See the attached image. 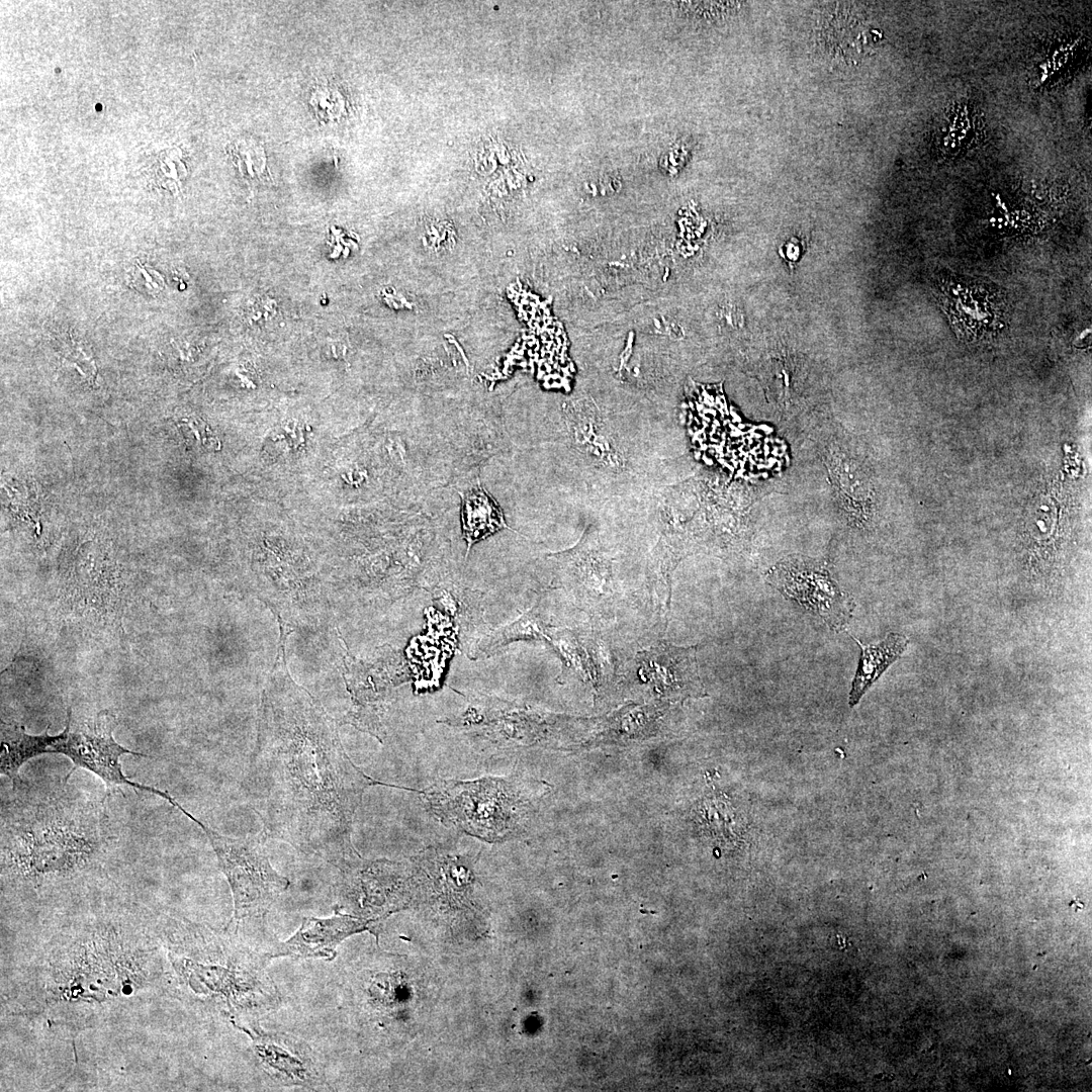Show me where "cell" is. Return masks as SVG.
<instances>
[{
    "mask_svg": "<svg viewBox=\"0 0 1092 1092\" xmlns=\"http://www.w3.org/2000/svg\"><path fill=\"white\" fill-rule=\"evenodd\" d=\"M375 785L397 788L350 759L336 722L315 699L288 681L266 687L242 782L266 836L336 867L359 858L353 819L363 793Z\"/></svg>",
    "mask_w": 1092,
    "mask_h": 1092,
    "instance_id": "cell-1",
    "label": "cell"
},
{
    "mask_svg": "<svg viewBox=\"0 0 1092 1092\" xmlns=\"http://www.w3.org/2000/svg\"><path fill=\"white\" fill-rule=\"evenodd\" d=\"M17 797L2 808V859L36 879L66 874L94 859L110 843L103 801L89 802L57 791Z\"/></svg>",
    "mask_w": 1092,
    "mask_h": 1092,
    "instance_id": "cell-2",
    "label": "cell"
},
{
    "mask_svg": "<svg viewBox=\"0 0 1092 1092\" xmlns=\"http://www.w3.org/2000/svg\"><path fill=\"white\" fill-rule=\"evenodd\" d=\"M514 787L502 778L443 780L424 790L422 796L442 823L494 842L508 838L518 824L521 801Z\"/></svg>",
    "mask_w": 1092,
    "mask_h": 1092,
    "instance_id": "cell-3",
    "label": "cell"
},
{
    "mask_svg": "<svg viewBox=\"0 0 1092 1092\" xmlns=\"http://www.w3.org/2000/svg\"><path fill=\"white\" fill-rule=\"evenodd\" d=\"M117 724V717L108 710L90 717L76 718L68 708L66 726L61 733L50 735L47 729L36 735V754L60 753L67 756L73 762V767L63 779L65 783L78 768H85L105 783V797L119 791V786H128L135 793L140 790L157 795L180 811L183 807L169 793L133 782L123 774L120 757L124 754L152 756L117 743L113 737Z\"/></svg>",
    "mask_w": 1092,
    "mask_h": 1092,
    "instance_id": "cell-4",
    "label": "cell"
},
{
    "mask_svg": "<svg viewBox=\"0 0 1092 1092\" xmlns=\"http://www.w3.org/2000/svg\"><path fill=\"white\" fill-rule=\"evenodd\" d=\"M205 833L225 876L234 900L233 922L263 918L275 901L289 888V880L270 863L262 839L264 835L229 837L192 820Z\"/></svg>",
    "mask_w": 1092,
    "mask_h": 1092,
    "instance_id": "cell-5",
    "label": "cell"
},
{
    "mask_svg": "<svg viewBox=\"0 0 1092 1092\" xmlns=\"http://www.w3.org/2000/svg\"><path fill=\"white\" fill-rule=\"evenodd\" d=\"M765 580L789 600L839 631L849 622L853 603L840 588L826 564L805 557H789L771 567Z\"/></svg>",
    "mask_w": 1092,
    "mask_h": 1092,
    "instance_id": "cell-6",
    "label": "cell"
},
{
    "mask_svg": "<svg viewBox=\"0 0 1092 1092\" xmlns=\"http://www.w3.org/2000/svg\"><path fill=\"white\" fill-rule=\"evenodd\" d=\"M937 286L939 302L961 336L981 339L1006 328L1008 303L1000 287L956 275L940 277Z\"/></svg>",
    "mask_w": 1092,
    "mask_h": 1092,
    "instance_id": "cell-7",
    "label": "cell"
},
{
    "mask_svg": "<svg viewBox=\"0 0 1092 1092\" xmlns=\"http://www.w3.org/2000/svg\"><path fill=\"white\" fill-rule=\"evenodd\" d=\"M242 1030L251 1038L259 1067L274 1084L309 1089L326 1085L321 1057L304 1040L284 1032L266 1031L258 1024Z\"/></svg>",
    "mask_w": 1092,
    "mask_h": 1092,
    "instance_id": "cell-8",
    "label": "cell"
},
{
    "mask_svg": "<svg viewBox=\"0 0 1092 1092\" xmlns=\"http://www.w3.org/2000/svg\"><path fill=\"white\" fill-rule=\"evenodd\" d=\"M697 647L664 642L651 646L637 654V673L658 693L671 697L701 695Z\"/></svg>",
    "mask_w": 1092,
    "mask_h": 1092,
    "instance_id": "cell-9",
    "label": "cell"
},
{
    "mask_svg": "<svg viewBox=\"0 0 1092 1092\" xmlns=\"http://www.w3.org/2000/svg\"><path fill=\"white\" fill-rule=\"evenodd\" d=\"M367 921L336 911L330 917H304L288 939L274 943L266 952L275 958L323 959L333 961L337 947L348 936L367 929Z\"/></svg>",
    "mask_w": 1092,
    "mask_h": 1092,
    "instance_id": "cell-10",
    "label": "cell"
},
{
    "mask_svg": "<svg viewBox=\"0 0 1092 1092\" xmlns=\"http://www.w3.org/2000/svg\"><path fill=\"white\" fill-rule=\"evenodd\" d=\"M569 558L571 566L565 569L562 581L576 601L592 611L610 606L615 598L610 564L597 551L582 547Z\"/></svg>",
    "mask_w": 1092,
    "mask_h": 1092,
    "instance_id": "cell-11",
    "label": "cell"
},
{
    "mask_svg": "<svg viewBox=\"0 0 1092 1092\" xmlns=\"http://www.w3.org/2000/svg\"><path fill=\"white\" fill-rule=\"evenodd\" d=\"M850 637L860 649L848 699L849 706L853 707L884 671L900 658L909 644V639L901 633L891 632L883 641L864 645L852 635Z\"/></svg>",
    "mask_w": 1092,
    "mask_h": 1092,
    "instance_id": "cell-12",
    "label": "cell"
},
{
    "mask_svg": "<svg viewBox=\"0 0 1092 1092\" xmlns=\"http://www.w3.org/2000/svg\"><path fill=\"white\" fill-rule=\"evenodd\" d=\"M540 599L517 620L482 636L473 646L471 656L480 658L517 640H547L550 626L543 620Z\"/></svg>",
    "mask_w": 1092,
    "mask_h": 1092,
    "instance_id": "cell-13",
    "label": "cell"
},
{
    "mask_svg": "<svg viewBox=\"0 0 1092 1092\" xmlns=\"http://www.w3.org/2000/svg\"><path fill=\"white\" fill-rule=\"evenodd\" d=\"M462 529L468 549L488 535L507 528L502 511L480 486L463 496Z\"/></svg>",
    "mask_w": 1092,
    "mask_h": 1092,
    "instance_id": "cell-14",
    "label": "cell"
},
{
    "mask_svg": "<svg viewBox=\"0 0 1092 1092\" xmlns=\"http://www.w3.org/2000/svg\"><path fill=\"white\" fill-rule=\"evenodd\" d=\"M562 658L565 667L582 677L595 679L598 668L573 632L550 627L547 640Z\"/></svg>",
    "mask_w": 1092,
    "mask_h": 1092,
    "instance_id": "cell-15",
    "label": "cell"
},
{
    "mask_svg": "<svg viewBox=\"0 0 1092 1092\" xmlns=\"http://www.w3.org/2000/svg\"><path fill=\"white\" fill-rule=\"evenodd\" d=\"M401 976L395 973H379L371 977L367 994L373 1005L384 1010L394 1008L399 1002L403 988Z\"/></svg>",
    "mask_w": 1092,
    "mask_h": 1092,
    "instance_id": "cell-16",
    "label": "cell"
},
{
    "mask_svg": "<svg viewBox=\"0 0 1092 1092\" xmlns=\"http://www.w3.org/2000/svg\"><path fill=\"white\" fill-rule=\"evenodd\" d=\"M132 286L140 292L158 295L165 286L164 277L152 267L138 263L130 272Z\"/></svg>",
    "mask_w": 1092,
    "mask_h": 1092,
    "instance_id": "cell-17",
    "label": "cell"
}]
</instances>
